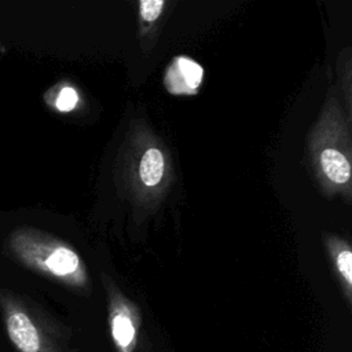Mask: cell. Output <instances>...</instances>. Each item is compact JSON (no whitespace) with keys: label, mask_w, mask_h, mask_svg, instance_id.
<instances>
[{"label":"cell","mask_w":352,"mask_h":352,"mask_svg":"<svg viewBox=\"0 0 352 352\" xmlns=\"http://www.w3.org/2000/svg\"><path fill=\"white\" fill-rule=\"evenodd\" d=\"M308 155L322 190L351 199L352 144L351 120L337 99L334 87L327 89L322 111L308 136Z\"/></svg>","instance_id":"1"},{"label":"cell","mask_w":352,"mask_h":352,"mask_svg":"<svg viewBox=\"0 0 352 352\" xmlns=\"http://www.w3.org/2000/svg\"><path fill=\"white\" fill-rule=\"evenodd\" d=\"M10 254L25 267L66 287L89 290L85 263L69 243L33 227H18L7 238Z\"/></svg>","instance_id":"2"},{"label":"cell","mask_w":352,"mask_h":352,"mask_svg":"<svg viewBox=\"0 0 352 352\" xmlns=\"http://www.w3.org/2000/svg\"><path fill=\"white\" fill-rule=\"evenodd\" d=\"M0 312L16 352H80L65 326L10 290L0 289Z\"/></svg>","instance_id":"3"},{"label":"cell","mask_w":352,"mask_h":352,"mask_svg":"<svg viewBox=\"0 0 352 352\" xmlns=\"http://www.w3.org/2000/svg\"><path fill=\"white\" fill-rule=\"evenodd\" d=\"M124 182L133 198L154 201L164 195L170 177L165 146L144 128L129 133L122 161Z\"/></svg>","instance_id":"4"},{"label":"cell","mask_w":352,"mask_h":352,"mask_svg":"<svg viewBox=\"0 0 352 352\" xmlns=\"http://www.w3.org/2000/svg\"><path fill=\"white\" fill-rule=\"evenodd\" d=\"M103 286L109 331L116 352H139L143 344V319L138 305L106 275H103Z\"/></svg>","instance_id":"5"},{"label":"cell","mask_w":352,"mask_h":352,"mask_svg":"<svg viewBox=\"0 0 352 352\" xmlns=\"http://www.w3.org/2000/svg\"><path fill=\"white\" fill-rule=\"evenodd\" d=\"M204 81V67L188 56H175L164 73L165 89L177 96H194Z\"/></svg>","instance_id":"6"},{"label":"cell","mask_w":352,"mask_h":352,"mask_svg":"<svg viewBox=\"0 0 352 352\" xmlns=\"http://www.w3.org/2000/svg\"><path fill=\"white\" fill-rule=\"evenodd\" d=\"M326 249L333 263V270L341 286L346 304L352 305V249L351 245L336 235H326Z\"/></svg>","instance_id":"7"},{"label":"cell","mask_w":352,"mask_h":352,"mask_svg":"<svg viewBox=\"0 0 352 352\" xmlns=\"http://www.w3.org/2000/svg\"><path fill=\"white\" fill-rule=\"evenodd\" d=\"M47 103L59 113L73 111L80 102L78 91L70 84H59L45 95Z\"/></svg>","instance_id":"8"},{"label":"cell","mask_w":352,"mask_h":352,"mask_svg":"<svg viewBox=\"0 0 352 352\" xmlns=\"http://www.w3.org/2000/svg\"><path fill=\"white\" fill-rule=\"evenodd\" d=\"M166 3L162 0H142L139 1V21L143 30H150L164 12Z\"/></svg>","instance_id":"9"}]
</instances>
